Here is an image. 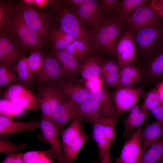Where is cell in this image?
Listing matches in <instances>:
<instances>
[{
    "label": "cell",
    "mask_w": 163,
    "mask_h": 163,
    "mask_svg": "<svg viewBox=\"0 0 163 163\" xmlns=\"http://www.w3.org/2000/svg\"><path fill=\"white\" fill-rule=\"evenodd\" d=\"M125 27L124 21L115 14L101 26L88 30L91 47L108 54H115L116 44Z\"/></svg>",
    "instance_id": "1"
},
{
    "label": "cell",
    "mask_w": 163,
    "mask_h": 163,
    "mask_svg": "<svg viewBox=\"0 0 163 163\" xmlns=\"http://www.w3.org/2000/svg\"><path fill=\"white\" fill-rule=\"evenodd\" d=\"M81 120L77 114L61 133L62 146L66 163H73L88 138Z\"/></svg>",
    "instance_id": "2"
},
{
    "label": "cell",
    "mask_w": 163,
    "mask_h": 163,
    "mask_svg": "<svg viewBox=\"0 0 163 163\" xmlns=\"http://www.w3.org/2000/svg\"><path fill=\"white\" fill-rule=\"evenodd\" d=\"M54 9L59 29L73 37L75 40H80L91 47L88 30L67 1L62 3L60 2Z\"/></svg>",
    "instance_id": "3"
},
{
    "label": "cell",
    "mask_w": 163,
    "mask_h": 163,
    "mask_svg": "<svg viewBox=\"0 0 163 163\" xmlns=\"http://www.w3.org/2000/svg\"><path fill=\"white\" fill-rule=\"evenodd\" d=\"M15 8L14 18L5 33L26 50L42 48L44 43V39L24 22L19 11L16 7Z\"/></svg>",
    "instance_id": "4"
},
{
    "label": "cell",
    "mask_w": 163,
    "mask_h": 163,
    "mask_svg": "<svg viewBox=\"0 0 163 163\" xmlns=\"http://www.w3.org/2000/svg\"><path fill=\"white\" fill-rule=\"evenodd\" d=\"M139 62L163 47V26L144 27L133 32Z\"/></svg>",
    "instance_id": "5"
},
{
    "label": "cell",
    "mask_w": 163,
    "mask_h": 163,
    "mask_svg": "<svg viewBox=\"0 0 163 163\" xmlns=\"http://www.w3.org/2000/svg\"><path fill=\"white\" fill-rule=\"evenodd\" d=\"M117 119L106 118L93 123L92 136L99 150V158L101 159L113 145L116 138L115 128Z\"/></svg>",
    "instance_id": "6"
},
{
    "label": "cell",
    "mask_w": 163,
    "mask_h": 163,
    "mask_svg": "<svg viewBox=\"0 0 163 163\" xmlns=\"http://www.w3.org/2000/svg\"><path fill=\"white\" fill-rule=\"evenodd\" d=\"M15 7L24 22L35 32L44 39L48 36L53 27L52 21L43 12L24 2Z\"/></svg>",
    "instance_id": "7"
},
{
    "label": "cell",
    "mask_w": 163,
    "mask_h": 163,
    "mask_svg": "<svg viewBox=\"0 0 163 163\" xmlns=\"http://www.w3.org/2000/svg\"><path fill=\"white\" fill-rule=\"evenodd\" d=\"M150 1L138 8L124 20L126 29L134 32L147 27L163 26L162 18L153 9Z\"/></svg>",
    "instance_id": "8"
},
{
    "label": "cell",
    "mask_w": 163,
    "mask_h": 163,
    "mask_svg": "<svg viewBox=\"0 0 163 163\" xmlns=\"http://www.w3.org/2000/svg\"><path fill=\"white\" fill-rule=\"evenodd\" d=\"M72 7L81 21L88 26L91 30L101 26L111 17L97 0H84L79 6Z\"/></svg>",
    "instance_id": "9"
},
{
    "label": "cell",
    "mask_w": 163,
    "mask_h": 163,
    "mask_svg": "<svg viewBox=\"0 0 163 163\" xmlns=\"http://www.w3.org/2000/svg\"><path fill=\"white\" fill-rule=\"evenodd\" d=\"M139 62L141 81L156 84L163 82V47Z\"/></svg>",
    "instance_id": "10"
},
{
    "label": "cell",
    "mask_w": 163,
    "mask_h": 163,
    "mask_svg": "<svg viewBox=\"0 0 163 163\" xmlns=\"http://www.w3.org/2000/svg\"><path fill=\"white\" fill-rule=\"evenodd\" d=\"M115 54L120 69L126 66L135 65L136 48L134 33L131 30L126 29L121 34L116 45Z\"/></svg>",
    "instance_id": "11"
},
{
    "label": "cell",
    "mask_w": 163,
    "mask_h": 163,
    "mask_svg": "<svg viewBox=\"0 0 163 163\" xmlns=\"http://www.w3.org/2000/svg\"><path fill=\"white\" fill-rule=\"evenodd\" d=\"M4 99L11 101L24 109L38 111L39 107L36 96L23 84L15 83L9 85L4 92Z\"/></svg>",
    "instance_id": "12"
},
{
    "label": "cell",
    "mask_w": 163,
    "mask_h": 163,
    "mask_svg": "<svg viewBox=\"0 0 163 163\" xmlns=\"http://www.w3.org/2000/svg\"><path fill=\"white\" fill-rule=\"evenodd\" d=\"M62 95L57 83H48L40 88L35 96L43 115L50 117Z\"/></svg>",
    "instance_id": "13"
},
{
    "label": "cell",
    "mask_w": 163,
    "mask_h": 163,
    "mask_svg": "<svg viewBox=\"0 0 163 163\" xmlns=\"http://www.w3.org/2000/svg\"><path fill=\"white\" fill-rule=\"evenodd\" d=\"M42 140L49 144L55 154L58 163H66L58 130L50 117L42 114L39 122Z\"/></svg>",
    "instance_id": "14"
},
{
    "label": "cell",
    "mask_w": 163,
    "mask_h": 163,
    "mask_svg": "<svg viewBox=\"0 0 163 163\" xmlns=\"http://www.w3.org/2000/svg\"><path fill=\"white\" fill-rule=\"evenodd\" d=\"M141 93L140 89L134 86L118 85L110 95L119 115L128 112L137 104Z\"/></svg>",
    "instance_id": "15"
},
{
    "label": "cell",
    "mask_w": 163,
    "mask_h": 163,
    "mask_svg": "<svg viewBox=\"0 0 163 163\" xmlns=\"http://www.w3.org/2000/svg\"><path fill=\"white\" fill-rule=\"evenodd\" d=\"M139 127L124 144L116 163H141L143 155Z\"/></svg>",
    "instance_id": "16"
},
{
    "label": "cell",
    "mask_w": 163,
    "mask_h": 163,
    "mask_svg": "<svg viewBox=\"0 0 163 163\" xmlns=\"http://www.w3.org/2000/svg\"><path fill=\"white\" fill-rule=\"evenodd\" d=\"M78 106V104L63 94L60 102L50 117L59 133L66 123L77 114Z\"/></svg>",
    "instance_id": "17"
},
{
    "label": "cell",
    "mask_w": 163,
    "mask_h": 163,
    "mask_svg": "<svg viewBox=\"0 0 163 163\" xmlns=\"http://www.w3.org/2000/svg\"><path fill=\"white\" fill-rule=\"evenodd\" d=\"M26 50L5 32L0 33V62L15 66Z\"/></svg>",
    "instance_id": "18"
},
{
    "label": "cell",
    "mask_w": 163,
    "mask_h": 163,
    "mask_svg": "<svg viewBox=\"0 0 163 163\" xmlns=\"http://www.w3.org/2000/svg\"><path fill=\"white\" fill-rule=\"evenodd\" d=\"M59 62L55 54L45 56L40 69L36 74L38 80L47 84L57 83L64 80L66 78Z\"/></svg>",
    "instance_id": "19"
},
{
    "label": "cell",
    "mask_w": 163,
    "mask_h": 163,
    "mask_svg": "<svg viewBox=\"0 0 163 163\" xmlns=\"http://www.w3.org/2000/svg\"><path fill=\"white\" fill-rule=\"evenodd\" d=\"M57 84L62 93L78 105L90 98V91L82 79L64 80Z\"/></svg>",
    "instance_id": "20"
},
{
    "label": "cell",
    "mask_w": 163,
    "mask_h": 163,
    "mask_svg": "<svg viewBox=\"0 0 163 163\" xmlns=\"http://www.w3.org/2000/svg\"><path fill=\"white\" fill-rule=\"evenodd\" d=\"M38 119L33 118L26 122L17 121L7 117L0 116L1 139H5L13 134L22 131L32 132L39 128Z\"/></svg>",
    "instance_id": "21"
},
{
    "label": "cell",
    "mask_w": 163,
    "mask_h": 163,
    "mask_svg": "<svg viewBox=\"0 0 163 163\" xmlns=\"http://www.w3.org/2000/svg\"><path fill=\"white\" fill-rule=\"evenodd\" d=\"M147 110L142 105L137 104L133 107L128 111L124 121L123 135L126 137L130 136L144 122L148 117Z\"/></svg>",
    "instance_id": "22"
},
{
    "label": "cell",
    "mask_w": 163,
    "mask_h": 163,
    "mask_svg": "<svg viewBox=\"0 0 163 163\" xmlns=\"http://www.w3.org/2000/svg\"><path fill=\"white\" fill-rule=\"evenodd\" d=\"M77 114L82 121L92 123L109 118L97 103L90 98L78 105Z\"/></svg>",
    "instance_id": "23"
},
{
    "label": "cell",
    "mask_w": 163,
    "mask_h": 163,
    "mask_svg": "<svg viewBox=\"0 0 163 163\" xmlns=\"http://www.w3.org/2000/svg\"><path fill=\"white\" fill-rule=\"evenodd\" d=\"M90 98L95 101L108 117L118 119V115L113 102L104 86L94 91H90Z\"/></svg>",
    "instance_id": "24"
},
{
    "label": "cell",
    "mask_w": 163,
    "mask_h": 163,
    "mask_svg": "<svg viewBox=\"0 0 163 163\" xmlns=\"http://www.w3.org/2000/svg\"><path fill=\"white\" fill-rule=\"evenodd\" d=\"M62 68L66 78L68 80L75 78L79 73L81 63L75 56L66 50L55 52L54 54Z\"/></svg>",
    "instance_id": "25"
},
{
    "label": "cell",
    "mask_w": 163,
    "mask_h": 163,
    "mask_svg": "<svg viewBox=\"0 0 163 163\" xmlns=\"http://www.w3.org/2000/svg\"><path fill=\"white\" fill-rule=\"evenodd\" d=\"M143 154L151 145L163 137V122L156 120L141 128Z\"/></svg>",
    "instance_id": "26"
},
{
    "label": "cell",
    "mask_w": 163,
    "mask_h": 163,
    "mask_svg": "<svg viewBox=\"0 0 163 163\" xmlns=\"http://www.w3.org/2000/svg\"><path fill=\"white\" fill-rule=\"evenodd\" d=\"M102 60L99 56L91 54L81 63L79 73L81 74L82 79L86 80L101 75Z\"/></svg>",
    "instance_id": "27"
},
{
    "label": "cell",
    "mask_w": 163,
    "mask_h": 163,
    "mask_svg": "<svg viewBox=\"0 0 163 163\" xmlns=\"http://www.w3.org/2000/svg\"><path fill=\"white\" fill-rule=\"evenodd\" d=\"M119 85L133 86L141 80V72L139 67L135 65L125 66L120 69Z\"/></svg>",
    "instance_id": "28"
},
{
    "label": "cell",
    "mask_w": 163,
    "mask_h": 163,
    "mask_svg": "<svg viewBox=\"0 0 163 163\" xmlns=\"http://www.w3.org/2000/svg\"><path fill=\"white\" fill-rule=\"evenodd\" d=\"M52 48L55 52L66 50L74 40V38L59 29L53 28L48 35Z\"/></svg>",
    "instance_id": "29"
},
{
    "label": "cell",
    "mask_w": 163,
    "mask_h": 163,
    "mask_svg": "<svg viewBox=\"0 0 163 163\" xmlns=\"http://www.w3.org/2000/svg\"><path fill=\"white\" fill-rule=\"evenodd\" d=\"M163 159V139L155 143L143 154L141 163H158Z\"/></svg>",
    "instance_id": "30"
},
{
    "label": "cell",
    "mask_w": 163,
    "mask_h": 163,
    "mask_svg": "<svg viewBox=\"0 0 163 163\" xmlns=\"http://www.w3.org/2000/svg\"><path fill=\"white\" fill-rule=\"evenodd\" d=\"M15 11V6L14 7L8 2L0 1V32H5L13 21Z\"/></svg>",
    "instance_id": "31"
},
{
    "label": "cell",
    "mask_w": 163,
    "mask_h": 163,
    "mask_svg": "<svg viewBox=\"0 0 163 163\" xmlns=\"http://www.w3.org/2000/svg\"><path fill=\"white\" fill-rule=\"evenodd\" d=\"M147 0H120L116 14L123 21L138 8L147 2Z\"/></svg>",
    "instance_id": "32"
},
{
    "label": "cell",
    "mask_w": 163,
    "mask_h": 163,
    "mask_svg": "<svg viewBox=\"0 0 163 163\" xmlns=\"http://www.w3.org/2000/svg\"><path fill=\"white\" fill-rule=\"evenodd\" d=\"M93 50L91 47L78 40H74L66 49L80 62H83L87 56L91 55Z\"/></svg>",
    "instance_id": "33"
},
{
    "label": "cell",
    "mask_w": 163,
    "mask_h": 163,
    "mask_svg": "<svg viewBox=\"0 0 163 163\" xmlns=\"http://www.w3.org/2000/svg\"><path fill=\"white\" fill-rule=\"evenodd\" d=\"M26 58L24 55L18 60L15 68L18 75V78L23 85L29 84L33 76L27 65Z\"/></svg>",
    "instance_id": "34"
},
{
    "label": "cell",
    "mask_w": 163,
    "mask_h": 163,
    "mask_svg": "<svg viewBox=\"0 0 163 163\" xmlns=\"http://www.w3.org/2000/svg\"><path fill=\"white\" fill-rule=\"evenodd\" d=\"M15 66L1 63L0 64V87L1 88L18 78Z\"/></svg>",
    "instance_id": "35"
},
{
    "label": "cell",
    "mask_w": 163,
    "mask_h": 163,
    "mask_svg": "<svg viewBox=\"0 0 163 163\" xmlns=\"http://www.w3.org/2000/svg\"><path fill=\"white\" fill-rule=\"evenodd\" d=\"M0 115L10 118L21 115L25 110L11 101L5 99L0 100Z\"/></svg>",
    "instance_id": "36"
},
{
    "label": "cell",
    "mask_w": 163,
    "mask_h": 163,
    "mask_svg": "<svg viewBox=\"0 0 163 163\" xmlns=\"http://www.w3.org/2000/svg\"><path fill=\"white\" fill-rule=\"evenodd\" d=\"M45 57L38 49H34L31 50L30 56L26 58L27 65L33 76L40 69Z\"/></svg>",
    "instance_id": "37"
},
{
    "label": "cell",
    "mask_w": 163,
    "mask_h": 163,
    "mask_svg": "<svg viewBox=\"0 0 163 163\" xmlns=\"http://www.w3.org/2000/svg\"><path fill=\"white\" fill-rule=\"evenodd\" d=\"M50 157L57 160L56 157L50 148L43 151H32L23 154L22 159L24 163H34L40 158L44 157Z\"/></svg>",
    "instance_id": "38"
},
{
    "label": "cell",
    "mask_w": 163,
    "mask_h": 163,
    "mask_svg": "<svg viewBox=\"0 0 163 163\" xmlns=\"http://www.w3.org/2000/svg\"><path fill=\"white\" fill-rule=\"evenodd\" d=\"M25 148V145L23 143L17 145L6 139L0 140V152L1 153L20 154Z\"/></svg>",
    "instance_id": "39"
},
{
    "label": "cell",
    "mask_w": 163,
    "mask_h": 163,
    "mask_svg": "<svg viewBox=\"0 0 163 163\" xmlns=\"http://www.w3.org/2000/svg\"><path fill=\"white\" fill-rule=\"evenodd\" d=\"M161 103L158 93L155 88L147 93L142 105L147 110H151Z\"/></svg>",
    "instance_id": "40"
},
{
    "label": "cell",
    "mask_w": 163,
    "mask_h": 163,
    "mask_svg": "<svg viewBox=\"0 0 163 163\" xmlns=\"http://www.w3.org/2000/svg\"><path fill=\"white\" fill-rule=\"evenodd\" d=\"M101 75L104 76L110 74L118 72L120 67L118 62L113 61L102 59L101 64Z\"/></svg>",
    "instance_id": "41"
},
{
    "label": "cell",
    "mask_w": 163,
    "mask_h": 163,
    "mask_svg": "<svg viewBox=\"0 0 163 163\" xmlns=\"http://www.w3.org/2000/svg\"><path fill=\"white\" fill-rule=\"evenodd\" d=\"M104 86L106 88H115L119 85V72L104 76L101 75Z\"/></svg>",
    "instance_id": "42"
},
{
    "label": "cell",
    "mask_w": 163,
    "mask_h": 163,
    "mask_svg": "<svg viewBox=\"0 0 163 163\" xmlns=\"http://www.w3.org/2000/svg\"><path fill=\"white\" fill-rule=\"evenodd\" d=\"M120 0H100L99 4L102 8L109 15L111 14L116 13Z\"/></svg>",
    "instance_id": "43"
},
{
    "label": "cell",
    "mask_w": 163,
    "mask_h": 163,
    "mask_svg": "<svg viewBox=\"0 0 163 163\" xmlns=\"http://www.w3.org/2000/svg\"><path fill=\"white\" fill-rule=\"evenodd\" d=\"M85 86L90 91L98 89L104 86L101 75L86 80H84Z\"/></svg>",
    "instance_id": "44"
},
{
    "label": "cell",
    "mask_w": 163,
    "mask_h": 163,
    "mask_svg": "<svg viewBox=\"0 0 163 163\" xmlns=\"http://www.w3.org/2000/svg\"><path fill=\"white\" fill-rule=\"evenodd\" d=\"M23 154H15L7 153L2 163H24L22 159Z\"/></svg>",
    "instance_id": "45"
},
{
    "label": "cell",
    "mask_w": 163,
    "mask_h": 163,
    "mask_svg": "<svg viewBox=\"0 0 163 163\" xmlns=\"http://www.w3.org/2000/svg\"><path fill=\"white\" fill-rule=\"evenodd\" d=\"M150 4L156 13L161 18H163V0H151Z\"/></svg>",
    "instance_id": "46"
},
{
    "label": "cell",
    "mask_w": 163,
    "mask_h": 163,
    "mask_svg": "<svg viewBox=\"0 0 163 163\" xmlns=\"http://www.w3.org/2000/svg\"><path fill=\"white\" fill-rule=\"evenodd\" d=\"M152 114L156 120L163 122V103H161L151 110Z\"/></svg>",
    "instance_id": "47"
},
{
    "label": "cell",
    "mask_w": 163,
    "mask_h": 163,
    "mask_svg": "<svg viewBox=\"0 0 163 163\" xmlns=\"http://www.w3.org/2000/svg\"><path fill=\"white\" fill-rule=\"evenodd\" d=\"M51 0H34V5L37 6L40 8H42L47 6V4Z\"/></svg>",
    "instance_id": "48"
},
{
    "label": "cell",
    "mask_w": 163,
    "mask_h": 163,
    "mask_svg": "<svg viewBox=\"0 0 163 163\" xmlns=\"http://www.w3.org/2000/svg\"><path fill=\"white\" fill-rule=\"evenodd\" d=\"M155 88L159 95L161 102L163 103V82L156 84Z\"/></svg>",
    "instance_id": "49"
},
{
    "label": "cell",
    "mask_w": 163,
    "mask_h": 163,
    "mask_svg": "<svg viewBox=\"0 0 163 163\" xmlns=\"http://www.w3.org/2000/svg\"><path fill=\"white\" fill-rule=\"evenodd\" d=\"M84 0H69L67 2L73 7H77L79 6L84 2Z\"/></svg>",
    "instance_id": "50"
},
{
    "label": "cell",
    "mask_w": 163,
    "mask_h": 163,
    "mask_svg": "<svg viewBox=\"0 0 163 163\" xmlns=\"http://www.w3.org/2000/svg\"><path fill=\"white\" fill-rule=\"evenodd\" d=\"M101 159L100 163H111L109 152L106 154Z\"/></svg>",
    "instance_id": "51"
},
{
    "label": "cell",
    "mask_w": 163,
    "mask_h": 163,
    "mask_svg": "<svg viewBox=\"0 0 163 163\" xmlns=\"http://www.w3.org/2000/svg\"><path fill=\"white\" fill-rule=\"evenodd\" d=\"M34 163H52L48 157H44L40 158Z\"/></svg>",
    "instance_id": "52"
},
{
    "label": "cell",
    "mask_w": 163,
    "mask_h": 163,
    "mask_svg": "<svg viewBox=\"0 0 163 163\" xmlns=\"http://www.w3.org/2000/svg\"><path fill=\"white\" fill-rule=\"evenodd\" d=\"M26 5H34V0H23L22 1Z\"/></svg>",
    "instance_id": "53"
},
{
    "label": "cell",
    "mask_w": 163,
    "mask_h": 163,
    "mask_svg": "<svg viewBox=\"0 0 163 163\" xmlns=\"http://www.w3.org/2000/svg\"><path fill=\"white\" fill-rule=\"evenodd\" d=\"M158 163H163V159L159 161Z\"/></svg>",
    "instance_id": "54"
},
{
    "label": "cell",
    "mask_w": 163,
    "mask_h": 163,
    "mask_svg": "<svg viewBox=\"0 0 163 163\" xmlns=\"http://www.w3.org/2000/svg\"><path fill=\"white\" fill-rule=\"evenodd\" d=\"M92 163H96V162H94Z\"/></svg>",
    "instance_id": "55"
}]
</instances>
